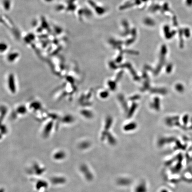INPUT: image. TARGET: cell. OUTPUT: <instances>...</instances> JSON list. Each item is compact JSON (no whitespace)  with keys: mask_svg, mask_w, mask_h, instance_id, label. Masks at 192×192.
<instances>
[{"mask_svg":"<svg viewBox=\"0 0 192 192\" xmlns=\"http://www.w3.org/2000/svg\"><path fill=\"white\" fill-rule=\"evenodd\" d=\"M161 192H168V191H166V190H162V191H161Z\"/></svg>","mask_w":192,"mask_h":192,"instance_id":"obj_1","label":"cell"}]
</instances>
